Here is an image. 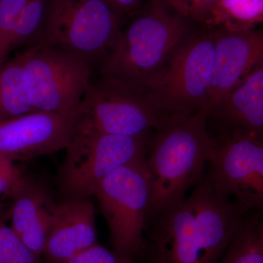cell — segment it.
<instances>
[{"instance_id": "5b68a950", "label": "cell", "mask_w": 263, "mask_h": 263, "mask_svg": "<svg viewBox=\"0 0 263 263\" xmlns=\"http://www.w3.org/2000/svg\"><path fill=\"white\" fill-rule=\"evenodd\" d=\"M120 16L103 0H48L34 43L89 62L111 51L122 30Z\"/></svg>"}, {"instance_id": "8fae6325", "label": "cell", "mask_w": 263, "mask_h": 263, "mask_svg": "<svg viewBox=\"0 0 263 263\" xmlns=\"http://www.w3.org/2000/svg\"><path fill=\"white\" fill-rule=\"evenodd\" d=\"M76 114L37 111L1 121L0 155L15 162L66 149L75 133Z\"/></svg>"}, {"instance_id": "52a82bcc", "label": "cell", "mask_w": 263, "mask_h": 263, "mask_svg": "<svg viewBox=\"0 0 263 263\" xmlns=\"http://www.w3.org/2000/svg\"><path fill=\"white\" fill-rule=\"evenodd\" d=\"M18 54L35 112L76 114L92 82L89 62L41 43Z\"/></svg>"}, {"instance_id": "ba28073f", "label": "cell", "mask_w": 263, "mask_h": 263, "mask_svg": "<svg viewBox=\"0 0 263 263\" xmlns=\"http://www.w3.org/2000/svg\"><path fill=\"white\" fill-rule=\"evenodd\" d=\"M146 157L129 162L99 183L94 196L110 231L114 251L130 259L143 243L151 196Z\"/></svg>"}, {"instance_id": "d4e9b609", "label": "cell", "mask_w": 263, "mask_h": 263, "mask_svg": "<svg viewBox=\"0 0 263 263\" xmlns=\"http://www.w3.org/2000/svg\"><path fill=\"white\" fill-rule=\"evenodd\" d=\"M120 15L134 13L141 7V0H103Z\"/></svg>"}, {"instance_id": "d6986e66", "label": "cell", "mask_w": 263, "mask_h": 263, "mask_svg": "<svg viewBox=\"0 0 263 263\" xmlns=\"http://www.w3.org/2000/svg\"><path fill=\"white\" fill-rule=\"evenodd\" d=\"M48 0H29L15 23L10 48L11 51L34 38L44 18Z\"/></svg>"}, {"instance_id": "9c48e42d", "label": "cell", "mask_w": 263, "mask_h": 263, "mask_svg": "<svg viewBox=\"0 0 263 263\" xmlns=\"http://www.w3.org/2000/svg\"><path fill=\"white\" fill-rule=\"evenodd\" d=\"M152 136L74 135L66 148L60 185L67 199L94 196L99 183L117 169L146 157Z\"/></svg>"}, {"instance_id": "cb8c5ba5", "label": "cell", "mask_w": 263, "mask_h": 263, "mask_svg": "<svg viewBox=\"0 0 263 263\" xmlns=\"http://www.w3.org/2000/svg\"><path fill=\"white\" fill-rule=\"evenodd\" d=\"M23 181L14 162L0 155V195L13 196Z\"/></svg>"}, {"instance_id": "5bb4252c", "label": "cell", "mask_w": 263, "mask_h": 263, "mask_svg": "<svg viewBox=\"0 0 263 263\" xmlns=\"http://www.w3.org/2000/svg\"><path fill=\"white\" fill-rule=\"evenodd\" d=\"M12 197L11 228L24 245L41 257L60 203L42 185L24 179Z\"/></svg>"}, {"instance_id": "4fadbf2b", "label": "cell", "mask_w": 263, "mask_h": 263, "mask_svg": "<svg viewBox=\"0 0 263 263\" xmlns=\"http://www.w3.org/2000/svg\"><path fill=\"white\" fill-rule=\"evenodd\" d=\"M97 243L94 204L89 199L60 203L43 255L48 263H64Z\"/></svg>"}, {"instance_id": "7402d4cb", "label": "cell", "mask_w": 263, "mask_h": 263, "mask_svg": "<svg viewBox=\"0 0 263 263\" xmlns=\"http://www.w3.org/2000/svg\"><path fill=\"white\" fill-rule=\"evenodd\" d=\"M164 4L188 22L208 27L212 20L218 0H162Z\"/></svg>"}, {"instance_id": "e0dca14e", "label": "cell", "mask_w": 263, "mask_h": 263, "mask_svg": "<svg viewBox=\"0 0 263 263\" xmlns=\"http://www.w3.org/2000/svg\"><path fill=\"white\" fill-rule=\"evenodd\" d=\"M263 27V0H218L208 29L230 32Z\"/></svg>"}, {"instance_id": "3957f363", "label": "cell", "mask_w": 263, "mask_h": 263, "mask_svg": "<svg viewBox=\"0 0 263 263\" xmlns=\"http://www.w3.org/2000/svg\"><path fill=\"white\" fill-rule=\"evenodd\" d=\"M191 34L187 20L162 0H149L127 28L121 30L100 74L144 91L147 81Z\"/></svg>"}, {"instance_id": "4316f807", "label": "cell", "mask_w": 263, "mask_h": 263, "mask_svg": "<svg viewBox=\"0 0 263 263\" xmlns=\"http://www.w3.org/2000/svg\"><path fill=\"white\" fill-rule=\"evenodd\" d=\"M3 221H3V219H0V224H2V222H3Z\"/></svg>"}, {"instance_id": "2e32d148", "label": "cell", "mask_w": 263, "mask_h": 263, "mask_svg": "<svg viewBox=\"0 0 263 263\" xmlns=\"http://www.w3.org/2000/svg\"><path fill=\"white\" fill-rule=\"evenodd\" d=\"M33 112L18 54L0 68V122Z\"/></svg>"}, {"instance_id": "44dd1931", "label": "cell", "mask_w": 263, "mask_h": 263, "mask_svg": "<svg viewBox=\"0 0 263 263\" xmlns=\"http://www.w3.org/2000/svg\"><path fill=\"white\" fill-rule=\"evenodd\" d=\"M0 263H41V256L24 245L4 221L0 224Z\"/></svg>"}, {"instance_id": "30bf717a", "label": "cell", "mask_w": 263, "mask_h": 263, "mask_svg": "<svg viewBox=\"0 0 263 263\" xmlns=\"http://www.w3.org/2000/svg\"><path fill=\"white\" fill-rule=\"evenodd\" d=\"M207 178L218 198L246 213L263 211V141L238 133L215 139Z\"/></svg>"}, {"instance_id": "484cf974", "label": "cell", "mask_w": 263, "mask_h": 263, "mask_svg": "<svg viewBox=\"0 0 263 263\" xmlns=\"http://www.w3.org/2000/svg\"><path fill=\"white\" fill-rule=\"evenodd\" d=\"M258 233L259 238L263 245V221H259L258 224Z\"/></svg>"}, {"instance_id": "7a4b0ae2", "label": "cell", "mask_w": 263, "mask_h": 263, "mask_svg": "<svg viewBox=\"0 0 263 263\" xmlns=\"http://www.w3.org/2000/svg\"><path fill=\"white\" fill-rule=\"evenodd\" d=\"M210 114H164L151 138L146 164L150 177L148 219L186 197L203 180L215 143L208 129Z\"/></svg>"}, {"instance_id": "6da1fadb", "label": "cell", "mask_w": 263, "mask_h": 263, "mask_svg": "<svg viewBox=\"0 0 263 263\" xmlns=\"http://www.w3.org/2000/svg\"><path fill=\"white\" fill-rule=\"evenodd\" d=\"M245 214L203 179L190 196L152 218L153 263L217 262Z\"/></svg>"}, {"instance_id": "7c38bea8", "label": "cell", "mask_w": 263, "mask_h": 263, "mask_svg": "<svg viewBox=\"0 0 263 263\" xmlns=\"http://www.w3.org/2000/svg\"><path fill=\"white\" fill-rule=\"evenodd\" d=\"M214 78L205 110L212 115L263 59V27L230 32L215 28Z\"/></svg>"}, {"instance_id": "9a60e30c", "label": "cell", "mask_w": 263, "mask_h": 263, "mask_svg": "<svg viewBox=\"0 0 263 263\" xmlns=\"http://www.w3.org/2000/svg\"><path fill=\"white\" fill-rule=\"evenodd\" d=\"M212 116L224 123V133H238L263 141V59Z\"/></svg>"}, {"instance_id": "277c9868", "label": "cell", "mask_w": 263, "mask_h": 263, "mask_svg": "<svg viewBox=\"0 0 263 263\" xmlns=\"http://www.w3.org/2000/svg\"><path fill=\"white\" fill-rule=\"evenodd\" d=\"M215 49L214 29L192 34L147 81L143 91L162 113L205 110L214 78Z\"/></svg>"}, {"instance_id": "ffe728a7", "label": "cell", "mask_w": 263, "mask_h": 263, "mask_svg": "<svg viewBox=\"0 0 263 263\" xmlns=\"http://www.w3.org/2000/svg\"><path fill=\"white\" fill-rule=\"evenodd\" d=\"M29 0H0V68L8 62L17 19Z\"/></svg>"}, {"instance_id": "8992f818", "label": "cell", "mask_w": 263, "mask_h": 263, "mask_svg": "<svg viewBox=\"0 0 263 263\" xmlns=\"http://www.w3.org/2000/svg\"><path fill=\"white\" fill-rule=\"evenodd\" d=\"M164 114L145 91L101 76L76 111L74 135L146 136Z\"/></svg>"}, {"instance_id": "ac0fdd59", "label": "cell", "mask_w": 263, "mask_h": 263, "mask_svg": "<svg viewBox=\"0 0 263 263\" xmlns=\"http://www.w3.org/2000/svg\"><path fill=\"white\" fill-rule=\"evenodd\" d=\"M257 218L242 219L220 263H263Z\"/></svg>"}, {"instance_id": "603a6c76", "label": "cell", "mask_w": 263, "mask_h": 263, "mask_svg": "<svg viewBox=\"0 0 263 263\" xmlns=\"http://www.w3.org/2000/svg\"><path fill=\"white\" fill-rule=\"evenodd\" d=\"M64 263H132L131 259L98 243L85 249Z\"/></svg>"}, {"instance_id": "83f0119b", "label": "cell", "mask_w": 263, "mask_h": 263, "mask_svg": "<svg viewBox=\"0 0 263 263\" xmlns=\"http://www.w3.org/2000/svg\"><path fill=\"white\" fill-rule=\"evenodd\" d=\"M0 207H1V204H0Z\"/></svg>"}]
</instances>
